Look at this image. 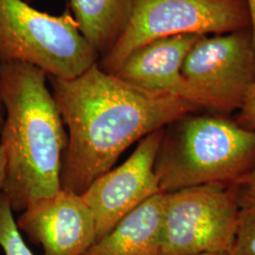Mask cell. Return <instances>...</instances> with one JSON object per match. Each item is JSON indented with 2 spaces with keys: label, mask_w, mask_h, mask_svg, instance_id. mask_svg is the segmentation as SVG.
Returning <instances> with one entry per match:
<instances>
[{
  "label": "cell",
  "mask_w": 255,
  "mask_h": 255,
  "mask_svg": "<svg viewBox=\"0 0 255 255\" xmlns=\"http://www.w3.org/2000/svg\"><path fill=\"white\" fill-rule=\"evenodd\" d=\"M229 255H255V193L240 189L237 233Z\"/></svg>",
  "instance_id": "obj_13"
},
{
  "label": "cell",
  "mask_w": 255,
  "mask_h": 255,
  "mask_svg": "<svg viewBox=\"0 0 255 255\" xmlns=\"http://www.w3.org/2000/svg\"><path fill=\"white\" fill-rule=\"evenodd\" d=\"M0 248L5 255H35L27 247L7 197L0 194Z\"/></svg>",
  "instance_id": "obj_14"
},
{
  "label": "cell",
  "mask_w": 255,
  "mask_h": 255,
  "mask_svg": "<svg viewBox=\"0 0 255 255\" xmlns=\"http://www.w3.org/2000/svg\"><path fill=\"white\" fill-rule=\"evenodd\" d=\"M4 122H5V107H4V103L1 96V90H0V134L4 126Z\"/></svg>",
  "instance_id": "obj_19"
},
{
  "label": "cell",
  "mask_w": 255,
  "mask_h": 255,
  "mask_svg": "<svg viewBox=\"0 0 255 255\" xmlns=\"http://www.w3.org/2000/svg\"><path fill=\"white\" fill-rule=\"evenodd\" d=\"M164 194L159 255L229 254L240 208L237 184L210 183Z\"/></svg>",
  "instance_id": "obj_6"
},
{
  "label": "cell",
  "mask_w": 255,
  "mask_h": 255,
  "mask_svg": "<svg viewBox=\"0 0 255 255\" xmlns=\"http://www.w3.org/2000/svg\"><path fill=\"white\" fill-rule=\"evenodd\" d=\"M255 168V130L209 116L183 117L164 128L154 171L160 191L237 184Z\"/></svg>",
  "instance_id": "obj_3"
},
{
  "label": "cell",
  "mask_w": 255,
  "mask_h": 255,
  "mask_svg": "<svg viewBox=\"0 0 255 255\" xmlns=\"http://www.w3.org/2000/svg\"><path fill=\"white\" fill-rule=\"evenodd\" d=\"M164 131V128H160L141 139L123 164L99 177L81 194L96 220V242L132 210L161 192L154 164Z\"/></svg>",
  "instance_id": "obj_8"
},
{
  "label": "cell",
  "mask_w": 255,
  "mask_h": 255,
  "mask_svg": "<svg viewBox=\"0 0 255 255\" xmlns=\"http://www.w3.org/2000/svg\"><path fill=\"white\" fill-rule=\"evenodd\" d=\"M238 186L241 190L255 193V168L239 182Z\"/></svg>",
  "instance_id": "obj_17"
},
{
  "label": "cell",
  "mask_w": 255,
  "mask_h": 255,
  "mask_svg": "<svg viewBox=\"0 0 255 255\" xmlns=\"http://www.w3.org/2000/svg\"><path fill=\"white\" fill-rule=\"evenodd\" d=\"M237 123L248 129L255 130V82L247 92L240 107Z\"/></svg>",
  "instance_id": "obj_15"
},
{
  "label": "cell",
  "mask_w": 255,
  "mask_h": 255,
  "mask_svg": "<svg viewBox=\"0 0 255 255\" xmlns=\"http://www.w3.org/2000/svg\"><path fill=\"white\" fill-rule=\"evenodd\" d=\"M49 80L68 136L61 185L80 195L133 143L200 109L171 94L132 85L99 63L74 79Z\"/></svg>",
  "instance_id": "obj_1"
},
{
  "label": "cell",
  "mask_w": 255,
  "mask_h": 255,
  "mask_svg": "<svg viewBox=\"0 0 255 255\" xmlns=\"http://www.w3.org/2000/svg\"><path fill=\"white\" fill-rule=\"evenodd\" d=\"M164 200V192L147 199L82 255H159Z\"/></svg>",
  "instance_id": "obj_11"
},
{
  "label": "cell",
  "mask_w": 255,
  "mask_h": 255,
  "mask_svg": "<svg viewBox=\"0 0 255 255\" xmlns=\"http://www.w3.org/2000/svg\"><path fill=\"white\" fill-rule=\"evenodd\" d=\"M99 60L70 12L53 15L24 0H0V61L32 64L49 77L70 80Z\"/></svg>",
  "instance_id": "obj_4"
},
{
  "label": "cell",
  "mask_w": 255,
  "mask_h": 255,
  "mask_svg": "<svg viewBox=\"0 0 255 255\" xmlns=\"http://www.w3.org/2000/svg\"><path fill=\"white\" fill-rule=\"evenodd\" d=\"M6 180V158L3 149L0 146V194L3 192Z\"/></svg>",
  "instance_id": "obj_18"
},
{
  "label": "cell",
  "mask_w": 255,
  "mask_h": 255,
  "mask_svg": "<svg viewBox=\"0 0 255 255\" xmlns=\"http://www.w3.org/2000/svg\"><path fill=\"white\" fill-rule=\"evenodd\" d=\"M32 64L0 61V90L5 122L0 146L6 158L3 194L13 212L62 189L67 131L46 81Z\"/></svg>",
  "instance_id": "obj_2"
},
{
  "label": "cell",
  "mask_w": 255,
  "mask_h": 255,
  "mask_svg": "<svg viewBox=\"0 0 255 255\" xmlns=\"http://www.w3.org/2000/svg\"><path fill=\"white\" fill-rule=\"evenodd\" d=\"M200 35L164 37L136 48L113 74L119 79L149 91L171 94L206 108L201 95L182 73V64Z\"/></svg>",
  "instance_id": "obj_10"
},
{
  "label": "cell",
  "mask_w": 255,
  "mask_h": 255,
  "mask_svg": "<svg viewBox=\"0 0 255 255\" xmlns=\"http://www.w3.org/2000/svg\"><path fill=\"white\" fill-rule=\"evenodd\" d=\"M185 80L206 108L224 113L240 109L255 82V49L248 28L202 36L182 64Z\"/></svg>",
  "instance_id": "obj_7"
},
{
  "label": "cell",
  "mask_w": 255,
  "mask_h": 255,
  "mask_svg": "<svg viewBox=\"0 0 255 255\" xmlns=\"http://www.w3.org/2000/svg\"><path fill=\"white\" fill-rule=\"evenodd\" d=\"M201 255H229L228 253H214V254H204Z\"/></svg>",
  "instance_id": "obj_20"
},
{
  "label": "cell",
  "mask_w": 255,
  "mask_h": 255,
  "mask_svg": "<svg viewBox=\"0 0 255 255\" xmlns=\"http://www.w3.org/2000/svg\"><path fill=\"white\" fill-rule=\"evenodd\" d=\"M16 223L45 255H82L97 238L96 220L82 195L64 188L30 204Z\"/></svg>",
  "instance_id": "obj_9"
},
{
  "label": "cell",
  "mask_w": 255,
  "mask_h": 255,
  "mask_svg": "<svg viewBox=\"0 0 255 255\" xmlns=\"http://www.w3.org/2000/svg\"><path fill=\"white\" fill-rule=\"evenodd\" d=\"M249 27L245 0H135L125 32L99 64L114 74L127 56L156 39L210 36Z\"/></svg>",
  "instance_id": "obj_5"
},
{
  "label": "cell",
  "mask_w": 255,
  "mask_h": 255,
  "mask_svg": "<svg viewBox=\"0 0 255 255\" xmlns=\"http://www.w3.org/2000/svg\"><path fill=\"white\" fill-rule=\"evenodd\" d=\"M135 0H69L82 36L101 59L125 32Z\"/></svg>",
  "instance_id": "obj_12"
},
{
  "label": "cell",
  "mask_w": 255,
  "mask_h": 255,
  "mask_svg": "<svg viewBox=\"0 0 255 255\" xmlns=\"http://www.w3.org/2000/svg\"><path fill=\"white\" fill-rule=\"evenodd\" d=\"M246 2L248 14H249V22L251 26V35L253 45L255 49V0H245Z\"/></svg>",
  "instance_id": "obj_16"
}]
</instances>
